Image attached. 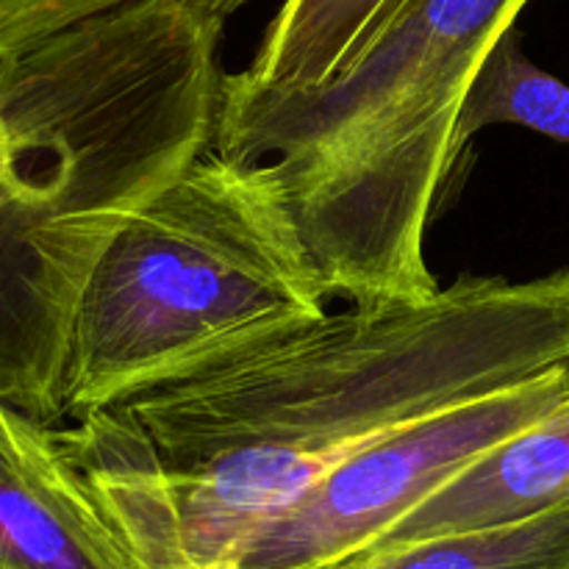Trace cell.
I'll list each match as a JSON object with an SVG mask.
<instances>
[{"label": "cell", "mask_w": 569, "mask_h": 569, "mask_svg": "<svg viewBox=\"0 0 569 569\" xmlns=\"http://www.w3.org/2000/svg\"><path fill=\"white\" fill-rule=\"evenodd\" d=\"M561 503H569V395L450 478L365 550L520 520Z\"/></svg>", "instance_id": "7"}, {"label": "cell", "mask_w": 569, "mask_h": 569, "mask_svg": "<svg viewBox=\"0 0 569 569\" xmlns=\"http://www.w3.org/2000/svg\"><path fill=\"white\" fill-rule=\"evenodd\" d=\"M403 0H283L244 70L226 72L242 92H300L331 81Z\"/></svg>", "instance_id": "8"}, {"label": "cell", "mask_w": 569, "mask_h": 569, "mask_svg": "<svg viewBox=\"0 0 569 569\" xmlns=\"http://www.w3.org/2000/svg\"><path fill=\"white\" fill-rule=\"evenodd\" d=\"M0 569H131L59 426L0 392Z\"/></svg>", "instance_id": "6"}, {"label": "cell", "mask_w": 569, "mask_h": 569, "mask_svg": "<svg viewBox=\"0 0 569 569\" xmlns=\"http://www.w3.org/2000/svg\"><path fill=\"white\" fill-rule=\"evenodd\" d=\"M569 365V267L348 306L59 433L131 569H239L367 445Z\"/></svg>", "instance_id": "1"}, {"label": "cell", "mask_w": 569, "mask_h": 569, "mask_svg": "<svg viewBox=\"0 0 569 569\" xmlns=\"http://www.w3.org/2000/svg\"><path fill=\"white\" fill-rule=\"evenodd\" d=\"M226 22L137 0L0 61V392L48 426L98 261L214 148Z\"/></svg>", "instance_id": "2"}, {"label": "cell", "mask_w": 569, "mask_h": 569, "mask_svg": "<svg viewBox=\"0 0 569 569\" xmlns=\"http://www.w3.org/2000/svg\"><path fill=\"white\" fill-rule=\"evenodd\" d=\"M328 300L276 167L206 150L94 267L72 326L64 420L315 326Z\"/></svg>", "instance_id": "4"}, {"label": "cell", "mask_w": 569, "mask_h": 569, "mask_svg": "<svg viewBox=\"0 0 569 569\" xmlns=\"http://www.w3.org/2000/svg\"><path fill=\"white\" fill-rule=\"evenodd\" d=\"M328 569H569V503L356 553Z\"/></svg>", "instance_id": "9"}, {"label": "cell", "mask_w": 569, "mask_h": 569, "mask_svg": "<svg viewBox=\"0 0 569 569\" xmlns=\"http://www.w3.org/2000/svg\"><path fill=\"white\" fill-rule=\"evenodd\" d=\"M528 3L403 0L322 87L222 83L214 148L276 167L337 300L395 306L439 292L426 239L461 156L467 94Z\"/></svg>", "instance_id": "3"}, {"label": "cell", "mask_w": 569, "mask_h": 569, "mask_svg": "<svg viewBox=\"0 0 569 569\" xmlns=\"http://www.w3.org/2000/svg\"><path fill=\"white\" fill-rule=\"evenodd\" d=\"M569 395V365L467 400L367 445L283 511L244 556V569H328L376 542L495 445Z\"/></svg>", "instance_id": "5"}, {"label": "cell", "mask_w": 569, "mask_h": 569, "mask_svg": "<svg viewBox=\"0 0 569 569\" xmlns=\"http://www.w3.org/2000/svg\"><path fill=\"white\" fill-rule=\"evenodd\" d=\"M239 569H244V567H239Z\"/></svg>", "instance_id": "12"}, {"label": "cell", "mask_w": 569, "mask_h": 569, "mask_svg": "<svg viewBox=\"0 0 569 569\" xmlns=\"http://www.w3.org/2000/svg\"><path fill=\"white\" fill-rule=\"evenodd\" d=\"M492 126H520L569 144V83L528 59L517 28L498 39L472 81L461 114V150Z\"/></svg>", "instance_id": "10"}, {"label": "cell", "mask_w": 569, "mask_h": 569, "mask_svg": "<svg viewBox=\"0 0 569 569\" xmlns=\"http://www.w3.org/2000/svg\"><path fill=\"white\" fill-rule=\"evenodd\" d=\"M137 0H0V61L22 53L89 17L106 14ZM228 17L253 0H203Z\"/></svg>", "instance_id": "11"}]
</instances>
